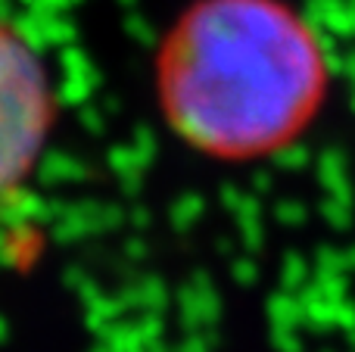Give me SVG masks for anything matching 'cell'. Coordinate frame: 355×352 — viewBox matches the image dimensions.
Listing matches in <instances>:
<instances>
[{
    "mask_svg": "<svg viewBox=\"0 0 355 352\" xmlns=\"http://www.w3.org/2000/svg\"><path fill=\"white\" fill-rule=\"evenodd\" d=\"M153 87L181 143L218 162H250L315 122L331 60L287 0H193L162 35Z\"/></svg>",
    "mask_w": 355,
    "mask_h": 352,
    "instance_id": "6da1fadb",
    "label": "cell"
},
{
    "mask_svg": "<svg viewBox=\"0 0 355 352\" xmlns=\"http://www.w3.org/2000/svg\"><path fill=\"white\" fill-rule=\"evenodd\" d=\"M56 118L60 100L44 53L0 19V206L37 172Z\"/></svg>",
    "mask_w": 355,
    "mask_h": 352,
    "instance_id": "7a4b0ae2",
    "label": "cell"
}]
</instances>
